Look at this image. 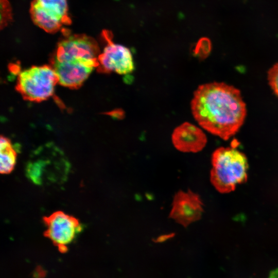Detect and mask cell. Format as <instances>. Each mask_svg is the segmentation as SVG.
<instances>
[{
	"mask_svg": "<svg viewBox=\"0 0 278 278\" xmlns=\"http://www.w3.org/2000/svg\"><path fill=\"white\" fill-rule=\"evenodd\" d=\"M43 220L46 227L44 236L62 253L67 250V245L82 230V225L78 219L61 211L43 217Z\"/></svg>",
	"mask_w": 278,
	"mask_h": 278,
	"instance_id": "5",
	"label": "cell"
},
{
	"mask_svg": "<svg viewBox=\"0 0 278 278\" xmlns=\"http://www.w3.org/2000/svg\"><path fill=\"white\" fill-rule=\"evenodd\" d=\"M51 62L58 83L72 89L81 86L93 70L99 65L98 61L67 60Z\"/></svg>",
	"mask_w": 278,
	"mask_h": 278,
	"instance_id": "7",
	"label": "cell"
},
{
	"mask_svg": "<svg viewBox=\"0 0 278 278\" xmlns=\"http://www.w3.org/2000/svg\"><path fill=\"white\" fill-rule=\"evenodd\" d=\"M198 53L201 58H206L210 53L211 44L210 41L207 38L201 40L199 45Z\"/></svg>",
	"mask_w": 278,
	"mask_h": 278,
	"instance_id": "13",
	"label": "cell"
},
{
	"mask_svg": "<svg viewBox=\"0 0 278 278\" xmlns=\"http://www.w3.org/2000/svg\"><path fill=\"white\" fill-rule=\"evenodd\" d=\"M1 28L6 27L12 20V10L8 0H1Z\"/></svg>",
	"mask_w": 278,
	"mask_h": 278,
	"instance_id": "11",
	"label": "cell"
},
{
	"mask_svg": "<svg viewBox=\"0 0 278 278\" xmlns=\"http://www.w3.org/2000/svg\"><path fill=\"white\" fill-rule=\"evenodd\" d=\"M269 278H278V268L271 271Z\"/></svg>",
	"mask_w": 278,
	"mask_h": 278,
	"instance_id": "15",
	"label": "cell"
},
{
	"mask_svg": "<svg viewBox=\"0 0 278 278\" xmlns=\"http://www.w3.org/2000/svg\"><path fill=\"white\" fill-rule=\"evenodd\" d=\"M102 37L107 42L102 53H100L97 67L99 72H115L120 75L128 74L134 70L132 53L124 45L114 43L111 33L103 30Z\"/></svg>",
	"mask_w": 278,
	"mask_h": 278,
	"instance_id": "6",
	"label": "cell"
},
{
	"mask_svg": "<svg viewBox=\"0 0 278 278\" xmlns=\"http://www.w3.org/2000/svg\"><path fill=\"white\" fill-rule=\"evenodd\" d=\"M171 140L175 147L183 152L200 151L207 143L206 136L202 129L188 122L174 129Z\"/></svg>",
	"mask_w": 278,
	"mask_h": 278,
	"instance_id": "9",
	"label": "cell"
},
{
	"mask_svg": "<svg viewBox=\"0 0 278 278\" xmlns=\"http://www.w3.org/2000/svg\"><path fill=\"white\" fill-rule=\"evenodd\" d=\"M57 83L58 78L51 66H32L19 73L16 89L25 100L40 102L53 95Z\"/></svg>",
	"mask_w": 278,
	"mask_h": 278,
	"instance_id": "3",
	"label": "cell"
},
{
	"mask_svg": "<svg viewBox=\"0 0 278 278\" xmlns=\"http://www.w3.org/2000/svg\"><path fill=\"white\" fill-rule=\"evenodd\" d=\"M173 235H174V234H166V235L160 236L156 239L155 242H164L167 240V239L170 238H172L173 236Z\"/></svg>",
	"mask_w": 278,
	"mask_h": 278,
	"instance_id": "14",
	"label": "cell"
},
{
	"mask_svg": "<svg viewBox=\"0 0 278 278\" xmlns=\"http://www.w3.org/2000/svg\"><path fill=\"white\" fill-rule=\"evenodd\" d=\"M190 108L203 129L225 141L238 132L247 112L240 91L223 82L199 85L194 93Z\"/></svg>",
	"mask_w": 278,
	"mask_h": 278,
	"instance_id": "1",
	"label": "cell"
},
{
	"mask_svg": "<svg viewBox=\"0 0 278 278\" xmlns=\"http://www.w3.org/2000/svg\"><path fill=\"white\" fill-rule=\"evenodd\" d=\"M29 12L33 23L48 33H55L71 22L67 0H33Z\"/></svg>",
	"mask_w": 278,
	"mask_h": 278,
	"instance_id": "4",
	"label": "cell"
},
{
	"mask_svg": "<svg viewBox=\"0 0 278 278\" xmlns=\"http://www.w3.org/2000/svg\"><path fill=\"white\" fill-rule=\"evenodd\" d=\"M267 79L269 86L278 97V62L275 63L268 71Z\"/></svg>",
	"mask_w": 278,
	"mask_h": 278,
	"instance_id": "12",
	"label": "cell"
},
{
	"mask_svg": "<svg viewBox=\"0 0 278 278\" xmlns=\"http://www.w3.org/2000/svg\"><path fill=\"white\" fill-rule=\"evenodd\" d=\"M211 160L210 180L219 192H231L238 184L247 181V158L235 145L218 148L213 153Z\"/></svg>",
	"mask_w": 278,
	"mask_h": 278,
	"instance_id": "2",
	"label": "cell"
},
{
	"mask_svg": "<svg viewBox=\"0 0 278 278\" xmlns=\"http://www.w3.org/2000/svg\"><path fill=\"white\" fill-rule=\"evenodd\" d=\"M203 212V203L199 196L188 190H179L174 196L169 218L187 227L199 220Z\"/></svg>",
	"mask_w": 278,
	"mask_h": 278,
	"instance_id": "8",
	"label": "cell"
},
{
	"mask_svg": "<svg viewBox=\"0 0 278 278\" xmlns=\"http://www.w3.org/2000/svg\"><path fill=\"white\" fill-rule=\"evenodd\" d=\"M0 142V172L2 174H8L13 170L15 165L16 151L7 137L2 135Z\"/></svg>",
	"mask_w": 278,
	"mask_h": 278,
	"instance_id": "10",
	"label": "cell"
}]
</instances>
